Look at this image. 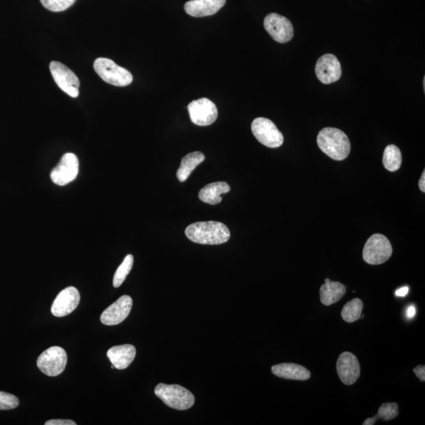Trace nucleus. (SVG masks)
I'll list each match as a JSON object with an SVG mask.
<instances>
[{
	"label": "nucleus",
	"mask_w": 425,
	"mask_h": 425,
	"mask_svg": "<svg viewBox=\"0 0 425 425\" xmlns=\"http://www.w3.org/2000/svg\"><path fill=\"white\" fill-rule=\"evenodd\" d=\"M416 314V309L413 306L408 307L407 310V316L408 318H412Z\"/></svg>",
	"instance_id": "32"
},
{
	"label": "nucleus",
	"mask_w": 425,
	"mask_h": 425,
	"mask_svg": "<svg viewBox=\"0 0 425 425\" xmlns=\"http://www.w3.org/2000/svg\"><path fill=\"white\" fill-rule=\"evenodd\" d=\"M132 307V298L129 296H123L105 310L100 317L101 323L109 326L122 323L128 318Z\"/></svg>",
	"instance_id": "15"
},
{
	"label": "nucleus",
	"mask_w": 425,
	"mask_h": 425,
	"mask_svg": "<svg viewBox=\"0 0 425 425\" xmlns=\"http://www.w3.org/2000/svg\"><path fill=\"white\" fill-rule=\"evenodd\" d=\"M408 292V287H403L400 288L399 290H397L395 292V295L397 297H404L407 295Z\"/></svg>",
	"instance_id": "30"
},
{
	"label": "nucleus",
	"mask_w": 425,
	"mask_h": 425,
	"mask_svg": "<svg viewBox=\"0 0 425 425\" xmlns=\"http://www.w3.org/2000/svg\"><path fill=\"white\" fill-rule=\"evenodd\" d=\"M67 354L63 348L52 347L43 351L37 359L36 364L48 377H57L67 367Z\"/></svg>",
	"instance_id": "6"
},
{
	"label": "nucleus",
	"mask_w": 425,
	"mask_h": 425,
	"mask_svg": "<svg viewBox=\"0 0 425 425\" xmlns=\"http://www.w3.org/2000/svg\"><path fill=\"white\" fill-rule=\"evenodd\" d=\"M43 7L53 12H64L76 2V0H41Z\"/></svg>",
	"instance_id": "26"
},
{
	"label": "nucleus",
	"mask_w": 425,
	"mask_h": 425,
	"mask_svg": "<svg viewBox=\"0 0 425 425\" xmlns=\"http://www.w3.org/2000/svg\"><path fill=\"white\" fill-rule=\"evenodd\" d=\"M226 0H190L184 5L185 12L195 18L214 15L225 6Z\"/></svg>",
	"instance_id": "16"
},
{
	"label": "nucleus",
	"mask_w": 425,
	"mask_h": 425,
	"mask_svg": "<svg viewBox=\"0 0 425 425\" xmlns=\"http://www.w3.org/2000/svg\"><path fill=\"white\" fill-rule=\"evenodd\" d=\"M185 235L196 243L219 245L230 241L231 234L228 228L219 221L196 222L185 230Z\"/></svg>",
	"instance_id": "1"
},
{
	"label": "nucleus",
	"mask_w": 425,
	"mask_h": 425,
	"mask_svg": "<svg viewBox=\"0 0 425 425\" xmlns=\"http://www.w3.org/2000/svg\"><path fill=\"white\" fill-rule=\"evenodd\" d=\"M50 70L54 80L65 94L73 98L79 96L80 80L72 70L57 61L50 63Z\"/></svg>",
	"instance_id": "8"
},
{
	"label": "nucleus",
	"mask_w": 425,
	"mask_h": 425,
	"mask_svg": "<svg viewBox=\"0 0 425 425\" xmlns=\"http://www.w3.org/2000/svg\"><path fill=\"white\" fill-rule=\"evenodd\" d=\"M264 27L272 39L278 43H287L293 38V25L290 20L282 15L275 13L267 15Z\"/></svg>",
	"instance_id": "11"
},
{
	"label": "nucleus",
	"mask_w": 425,
	"mask_h": 425,
	"mask_svg": "<svg viewBox=\"0 0 425 425\" xmlns=\"http://www.w3.org/2000/svg\"><path fill=\"white\" fill-rule=\"evenodd\" d=\"M399 415V405L396 402H386L379 408L377 415L370 417L363 422V425H373L380 419L384 421H391Z\"/></svg>",
	"instance_id": "23"
},
{
	"label": "nucleus",
	"mask_w": 425,
	"mask_h": 425,
	"mask_svg": "<svg viewBox=\"0 0 425 425\" xmlns=\"http://www.w3.org/2000/svg\"><path fill=\"white\" fill-rule=\"evenodd\" d=\"M252 131L254 138L270 149L279 148L283 143V134L268 118H255L252 124Z\"/></svg>",
	"instance_id": "7"
},
{
	"label": "nucleus",
	"mask_w": 425,
	"mask_h": 425,
	"mask_svg": "<svg viewBox=\"0 0 425 425\" xmlns=\"http://www.w3.org/2000/svg\"><path fill=\"white\" fill-rule=\"evenodd\" d=\"M336 369L340 380L346 385L353 384L360 377V364L357 357L351 352L340 354L337 360Z\"/></svg>",
	"instance_id": "13"
},
{
	"label": "nucleus",
	"mask_w": 425,
	"mask_h": 425,
	"mask_svg": "<svg viewBox=\"0 0 425 425\" xmlns=\"http://www.w3.org/2000/svg\"><path fill=\"white\" fill-rule=\"evenodd\" d=\"M19 400L14 395L0 391V411H9L17 408Z\"/></svg>",
	"instance_id": "27"
},
{
	"label": "nucleus",
	"mask_w": 425,
	"mask_h": 425,
	"mask_svg": "<svg viewBox=\"0 0 425 425\" xmlns=\"http://www.w3.org/2000/svg\"><path fill=\"white\" fill-rule=\"evenodd\" d=\"M401 151L397 146L391 144L386 146L383 155V164L386 171H399L402 165Z\"/></svg>",
	"instance_id": "22"
},
{
	"label": "nucleus",
	"mask_w": 425,
	"mask_h": 425,
	"mask_svg": "<svg viewBox=\"0 0 425 425\" xmlns=\"http://www.w3.org/2000/svg\"><path fill=\"white\" fill-rule=\"evenodd\" d=\"M393 252L389 239L382 234H374L368 239L363 249V259L369 265H381L388 261Z\"/></svg>",
	"instance_id": "5"
},
{
	"label": "nucleus",
	"mask_w": 425,
	"mask_h": 425,
	"mask_svg": "<svg viewBox=\"0 0 425 425\" xmlns=\"http://www.w3.org/2000/svg\"><path fill=\"white\" fill-rule=\"evenodd\" d=\"M135 354V347L130 345L113 347L107 353L114 368L120 370L128 368L133 362Z\"/></svg>",
	"instance_id": "17"
},
{
	"label": "nucleus",
	"mask_w": 425,
	"mask_h": 425,
	"mask_svg": "<svg viewBox=\"0 0 425 425\" xmlns=\"http://www.w3.org/2000/svg\"><path fill=\"white\" fill-rule=\"evenodd\" d=\"M74 422L71 421V419H50V421H47L45 423V425H76Z\"/></svg>",
	"instance_id": "28"
},
{
	"label": "nucleus",
	"mask_w": 425,
	"mask_h": 425,
	"mask_svg": "<svg viewBox=\"0 0 425 425\" xmlns=\"http://www.w3.org/2000/svg\"><path fill=\"white\" fill-rule=\"evenodd\" d=\"M79 172L78 157L73 153L65 154L58 166L51 173L52 181L58 185L65 186L77 178Z\"/></svg>",
	"instance_id": "10"
},
{
	"label": "nucleus",
	"mask_w": 425,
	"mask_h": 425,
	"mask_svg": "<svg viewBox=\"0 0 425 425\" xmlns=\"http://www.w3.org/2000/svg\"><path fill=\"white\" fill-rule=\"evenodd\" d=\"M315 73L320 83L325 85L334 83L341 78L340 63L334 54H326L318 60Z\"/></svg>",
	"instance_id": "12"
},
{
	"label": "nucleus",
	"mask_w": 425,
	"mask_h": 425,
	"mask_svg": "<svg viewBox=\"0 0 425 425\" xmlns=\"http://www.w3.org/2000/svg\"><path fill=\"white\" fill-rule=\"evenodd\" d=\"M205 160V155L199 151L192 152L183 157L181 166L177 172L179 182H184L194 171L195 168Z\"/></svg>",
	"instance_id": "21"
},
{
	"label": "nucleus",
	"mask_w": 425,
	"mask_h": 425,
	"mask_svg": "<svg viewBox=\"0 0 425 425\" xmlns=\"http://www.w3.org/2000/svg\"><path fill=\"white\" fill-rule=\"evenodd\" d=\"M363 302L360 298L352 299L345 305L341 312L342 318L347 323H356L362 317Z\"/></svg>",
	"instance_id": "24"
},
{
	"label": "nucleus",
	"mask_w": 425,
	"mask_h": 425,
	"mask_svg": "<svg viewBox=\"0 0 425 425\" xmlns=\"http://www.w3.org/2000/svg\"><path fill=\"white\" fill-rule=\"evenodd\" d=\"M155 394L168 407L177 411H186L193 407L195 397L192 392L177 384H160L155 389Z\"/></svg>",
	"instance_id": "3"
},
{
	"label": "nucleus",
	"mask_w": 425,
	"mask_h": 425,
	"mask_svg": "<svg viewBox=\"0 0 425 425\" xmlns=\"http://www.w3.org/2000/svg\"><path fill=\"white\" fill-rule=\"evenodd\" d=\"M418 186L419 190H422V193H425V171H423L421 179L418 182Z\"/></svg>",
	"instance_id": "31"
},
{
	"label": "nucleus",
	"mask_w": 425,
	"mask_h": 425,
	"mask_svg": "<svg viewBox=\"0 0 425 425\" xmlns=\"http://www.w3.org/2000/svg\"><path fill=\"white\" fill-rule=\"evenodd\" d=\"M325 282L320 288V299L321 303L329 307L345 296L347 287L340 282L331 281L329 278H326Z\"/></svg>",
	"instance_id": "19"
},
{
	"label": "nucleus",
	"mask_w": 425,
	"mask_h": 425,
	"mask_svg": "<svg viewBox=\"0 0 425 425\" xmlns=\"http://www.w3.org/2000/svg\"><path fill=\"white\" fill-rule=\"evenodd\" d=\"M317 142L321 151L336 161L345 160L350 154L351 142L340 129L336 128L321 129Z\"/></svg>",
	"instance_id": "2"
},
{
	"label": "nucleus",
	"mask_w": 425,
	"mask_h": 425,
	"mask_svg": "<svg viewBox=\"0 0 425 425\" xmlns=\"http://www.w3.org/2000/svg\"><path fill=\"white\" fill-rule=\"evenodd\" d=\"M80 296L77 288L68 287L58 294L52 307L54 317L62 318L74 312L78 307Z\"/></svg>",
	"instance_id": "14"
},
{
	"label": "nucleus",
	"mask_w": 425,
	"mask_h": 425,
	"mask_svg": "<svg viewBox=\"0 0 425 425\" xmlns=\"http://www.w3.org/2000/svg\"><path fill=\"white\" fill-rule=\"evenodd\" d=\"M230 190V186L226 182L211 183L200 190L199 198L204 203L217 205L221 203V195L228 193Z\"/></svg>",
	"instance_id": "20"
},
{
	"label": "nucleus",
	"mask_w": 425,
	"mask_h": 425,
	"mask_svg": "<svg viewBox=\"0 0 425 425\" xmlns=\"http://www.w3.org/2000/svg\"><path fill=\"white\" fill-rule=\"evenodd\" d=\"M188 109L190 120L199 127H208L214 123L219 116L215 103L206 98L193 101L188 106Z\"/></svg>",
	"instance_id": "9"
},
{
	"label": "nucleus",
	"mask_w": 425,
	"mask_h": 425,
	"mask_svg": "<svg viewBox=\"0 0 425 425\" xmlns=\"http://www.w3.org/2000/svg\"><path fill=\"white\" fill-rule=\"evenodd\" d=\"M271 370L276 377L285 380H307L312 377V373L307 368L295 363L275 364Z\"/></svg>",
	"instance_id": "18"
},
{
	"label": "nucleus",
	"mask_w": 425,
	"mask_h": 425,
	"mask_svg": "<svg viewBox=\"0 0 425 425\" xmlns=\"http://www.w3.org/2000/svg\"><path fill=\"white\" fill-rule=\"evenodd\" d=\"M94 69L105 83L113 86H127L133 80V75L129 70L119 67L111 59L97 58L94 63Z\"/></svg>",
	"instance_id": "4"
},
{
	"label": "nucleus",
	"mask_w": 425,
	"mask_h": 425,
	"mask_svg": "<svg viewBox=\"0 0 425 425\" xmlns=\"http://www.w3.org/2000/svg\"><path fill=\"white\" fill-rule=\"evenodd\" d=\"M133 263V256L132 254H128L127 257H125L122 265L118 267L116 272V274L113 276V285L114 287H119L122 285L123 282L129 274V272L132 270Z\"/></svg>",
	"instance_id": "25"
},
{
	"label": "nucleus",
	"mask_w": 425,
	"mask_h": 425,
	"mask_svg": "<svg viewBox=\"0 0 425 425\" xmlns=\"http://www.w3.org/2000/svg\"><path fill=\"white\" fill-rule=\"evenodd\" d=\"M413 373L416 374L417 377L419 378L422 382H424L425 381V367L424 366H418L416 368H414L413 370Z\"/></svg>",
	"instance_id": "29"
}]
</instances>
